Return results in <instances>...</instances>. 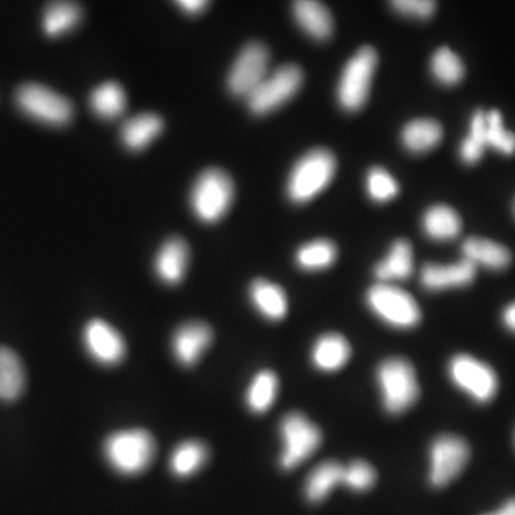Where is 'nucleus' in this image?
Returning a JSON list of instances; mask_svg holds the SVG:
<instances>
[{"label":"nucleus","mask_w":515,"mask_h":515,"mask_svg":"<svg viewBox=\"0 0 515 515\" xmlns=\"http://www.w3.org/2000/svg\"><path fill=\"white\" fill-rule=\"evenodd\" d=\"M279 381L272 371H261L255 375L247 392V405L254 414H264L277 400Z\"/></svg>","instance_id":"obj_29"},{"label":"nucleus","mask_w":515,"mask_h":515,"mask_svg":"<svg viewBox=\"0 0 515 515\" xmlns=\"http://www.w3.org/2000/svg\"><path fill=\"white\" fill-rule=\"evenodd\" d=\"M414 272V252L407 239H398L392 244L390 254L375 267V278L381 284L405 281Z\"/></svg>","instance_id":"obj_21"},{"label":"nucleus","mask_w":515,"mask_h":515,"mask_svg":"<svg viewBox=\"0 0 515 515\" xmlns=\"http://www.w3.org/2000/svg\"><path fill=\"white\" fill-rule=\"evenodd\" d=\"M234 195V182L227 172L218 168L206 169L192 188V211L199 221L215 224L227 215Z\"/></svg>","instance_id":"obj_4"},{"label":"nucleus","mask_w":515,"mask_h":515,"mask_svg":"<svg viewBox=\"0 0 515 515\" xmlns=\"http://www.w3.org/2000/svg\"><path fill=\"white\" fill-rule=\"evenodd\" d=\"M19 109L39 124L61 128L73 118V106L65 96L38 83H26L16 92Z\"/></svg>","instance_id":"obj_8"},{"label":"nucleus","mask_w":515,"mask_h":515,"mask_svg":"<svg viewBox=\"0 0 515 515\" xmlns=\"http://www.w3.org/2000/svg\"><path fill=\"white\" fill-rule=\"evenodd\" d=\"M443 126L434 119H415L401 132V142L411 154H427L443 141Z\"/></svg>","instance_id":"obj_23"},{"label":"nucleus","mask_w":515,"mask_h":515,"mask_svg":"<svg viewBox=\"0 0 515 515\" xmlns=\"http://www.w3.org/2000/svg\"><path fill=\"white\" fill-rule=\"evenodd\" d=\"M344 465L337 461H325L309 473L305 481V498L312 504H320L327 500L328 495L342 484Z\"/></svg>","instance_id":"obj_25"},{"label":"nucleus","mask_w":515,"mask_h":515,"mask_svg":"<svg viewBox=\"0 0 515 515\" xmlns=\"http://www.w3.org/2000/svg\"><path fill=\"white\" fill-rule=\"evenodd\" d=\"M423 229L433 241H453L461 234L463 221L451 206L434 205L424 214Z\"/></svg>","instance_id":"obj_24"},{"label":"nucleus","mask_w":515,"mask_h":515,"mask_svg":"<svg viewBox=\"0 0 515 515\" xmlns=\"http://www.w3.org/2000/svg\"><path fill=\"white\" fill-rule=\"evenodd\" d=\"M470 445L464 438L444 434L435 438L430 447V483L443 488L454 481L470 461Z\"/></svg>","instance_id":"obj_11"},{"label":"nucleus","mask_w":515,"mask_h":515,"mask_svg":"<svg viewBox=\"0 0 515 515\" xmlns=\"http://www.w3.org/2000/svg\"><path fill=\"white\" fill-rule=\"evenodd\" d=\"M368 195L374 202H388L400 194V185L390 172L380 166L370 169L367 176Z\"/></svg>","instance_id":"obj_35"},{"label":"nucleus","mask_w":515,"mask_h":515,"mask_svg":"<svg viewBox=\"0 0 515 515\" xmlns=\"http://www.w3.org/2000/svg\"><path fill=\"white\" fill-rule=\"evenodd\" d=\"M156 444L146 430L118 431L109 435L103 444L108 464L122 475H138L148 470L154 461Z\"/></svg>","instance_id":"obj_2"},{"label":"nucleus","mask_w":515,"mask_h":515,"mask_svg":"<svg viewBox=\"0 0 515 515\" xmlns=\"http://www.w3.org/2000/svg\"><path fill=\"white\" fill-rule=\"evenodd\" d=\"M391 8L408 18L427 21L437 11V3L431 0H394Z\"/></svg>","instance_id":"obj_37"},{"label":"nucleus","mask_w":515,"mask_h":515,"mask_svg":"<svg viewBox=\"0 0 515 515\" xmlns=\"http://www.w3.org/2000/svg\"><path fill=\"white\" fill-rule=\"evenodd\" d=\"M503 324L508 331L515 334V302L507 305L503 311Z\"/></svg>","instance_id":"obj_39"},{"label":"nucleus","mask_w":515,"mask_h":515,"mask_svg":"<svg viewBox=\"0 0 515 515\" xmlns=\"http://www.w3.org/2000/svg\"><path fill=\"white\" fill-rule=\"evenodd\" d=\"M485 121H487V129H485L487 148H493L503 155L515 154V134L505 129L500 112L497 109L487 112Z\"/></svg>","instance_id":"obj_34"},{"label":"nucleus","mask_w":515,"mask_h":515,"mask_svg":"<svg viewBox=\"0 0 515 515\" xmlns=\"http://www.w3.org/2000/svg\"><path fill=\"white\" fill-rule=\"evenodd\" d=\"M487 112L477 111L471 118L470 134L464 139L460 148V156L467 165L477 164L483 158L484 151L487 149V121H485Z\"/></svg>","instance_id":"obj_33"},{"label":"nucleus","mask_w":515,"mask_h":515,"mask_svg":"<svg viewBox=\"0 0 515 515\" xmlns=\"http://www.w3.org/2000/svg\"><path fill=\"white\" fill-rule=\"evenodd\" d=\"M337 172V159L324 148L302 156L288 179V196L295 204H307L328 188Z\"/></svg>","instance_id":"obj_1"},{"label":"nucleus","mask_w":515,"mask_h":515,"mask_svg":"<svg viewBox=\"0 0 515 515\" xmlns=\"http://www.w3.org/2000/svg\"><path fill=\"white\" fill-rule=\"evenodd\" d=\"M514 214H515V201H514Z\"/></svg>","instance_id":"obj_41"},{"label":"nucleus","mask_w":515,"mask_h":515,"mask_svg":"<svg viewBox=\"0 0 515 515\" xmlns=\"http://www.w3.org/2000/svg\"><path fill=\"white\" fill-rule=\"evenodd\" d=\"M484 515H515V498L508 500L503 507L498 508L494 513Z\"/></svg>","instance_id":"obj_40"},{"label":"nucleus","mask_w":515,"mask_h":515,"mask_svg":"<svg viewBox=\"0 0 515 515\" xmlns=\"http://www.w3.org/2000/svg\"><path fill=\"white\" fill-rule=\"evenodd\" d=\"M249 297L262 317L272 322L284 320L288 314V298L284 289L268 279L252 282Z\"/></svg>","instance_id":"obj_20"},{"label":"nucleus","mask_w":515,"mask_h":515,"mask_svg":"<svg viewBox=\"0 0 515 515\" xmlns=\"http://www.w3.org/2000/svg\"><path fill=\"white\" fill-rule=\"evenodd\" d=\"M448 377L477 404H488L497 395V374L490 365L471 355H454L448 362Z\"/></svg>","instance_id":"obj_10"},{"label":"nucleus","mask_w":515,"mask_h":515,"mask_svg":"<svg viewBox=\"0 0 515 515\" xmlns=\"http://www.w3.org/2000/svg\"><path fill=\"white\" fill-rule=\"evenodd\" d=\"M377 481V473L371 464L365 461H352L347 467H344V474H342V484L350 488L355 493H365L371 490Z\"/></svg>","instance_id":"obj_36"},{"label":"nucleus","mask_w":515,"mask_h":515,"mask_svg":"<svg viewBox=\"0 0 515 515\" xmlns=\"http://www.w3.org/2000/svg\"><path fill=\"white\" fill-rule=\"evenodd\" d=\"M214 340V332L205 322H186L172 337V354L182 367H194Z\"/></svg>","instance_id":"obj_14"},{"label":"nucleus","mask_w":515,"mask_h":515,"mask_svg":"<svg viewBox=\"0 0 515 515\" xmlns=\"http://www.w3.org/2000/svg\"><path fill=\"white\" fill-rule=\"evenodd\" d=\"M284 451L279 457L282 470L291 471L317 453L322 444V433L307 415L289 412L279 424Z\"/></svg>","instance_id":"obj_5"},{"label":"nucleus","mask_w":515,"mask_h":515,"mask_svg":"<svg viewBox=\"0 0 515 515\" xmlns=\"http://www.w3.org/2000/svg\"><path fill=\"white\" fill-rule=\"evenodd\" d=\"M351 358V345L340 334H325L315 341L311 361L318 371L337 372L347 365Z\"/></svg>","instance_id":"obj_19"},{"label":"nucleus","mask_w":515,"mask_h":515,"mask_svg":"<svg viewBox=\"0 0 515 515\" xmlns=\"http://www.w3.org/2000/svg\"><path fill=\"white\" fill-rule=\"evenodd\" d=\"M81 21V9L73 3H53L43 16V31L49 38L71 32Z\"/></svg>","instance_id":"obj_31"},{"label":"nucleus","mask_w":515,"mask_h":515,"mask_svg":"<svg viewBox=\"0 0 515 515\" xmlns=\"http://www.w3.org/2000/svg\"><path fill=\"white\" fill-rule=\"evenodd\" d=\"M83 345L89 357L105 367H114L125 358L124 338L112 325L102 320H92L86 324Z\"/></svg>","instance_id":"obj_13"},{"label":"nucleus","mask_w":515,"mask_h":515,"mask_svg":"<svg viewBox=\"0 0 515 515\" xmlns=\"http://www.w3.org/2000/svg\"><path fill=\"white\" fill-rule=\"evenodd\" d=\"M26 375L15 351L0 347V400L15 401L25 388Z\"/></svg>","instance_id":"obj_26"},{"label":"nucleus","mask_w":515,"mask_h":515,"mask_svg":"<svg viewBox=\"0 0 515 515\" xmlns=\"http://www.w3.org/2000/svg\"><path fill=\"white\" fill-rule=\"evenodd\" d=\"M176 5H178L181 11H184L186 15L196 16L204 12L209 3L204 2V0H181V2H176Z\"/></svg>","instance_id":"obj_38"},{"label":"nucleus","mask_w":515,"mask_h":515,"mask_svg":"<svg viewBox=\"0 0 515 515\" xmlns=\"http://www.w3.org/2000/svg\"><path fill=\"white\" fill-rule=\"evenodd\" d=\"M208 455V447L202 441H184L172 453L169 467L176 477H191L204 467Z\"/></svg>","instance_id":"obj_28"},{"label":"nucleus","mask_w":515,"mask_h":515,"mask_svg":"<svg viewBox=\"0 0 515 515\" xmlns=\"http://www.w3.org/2000/svg\"><path fill=\"white\" fill-rule=\"evenodd\" d=\"M337 257V245L328 239L308 242V244L302 245L295 255L298 267L304 271H322V269L330 268L337 261Z\"/></svg>","instance_id":"obj_30"},{"label":"nucleus","mask_w":515,"mask_h":515,"mask_svg":"<svg viewBox=\"0 0 515 515\" xmlns=\"http://www.w3.org/2000/svg\"><path fill=\"white\" fill-rule=\"evenodd\" d=\"M431 73L441 85H458L464 79V63L457 53L444 46L435 51L431 58Z\"/></svg>","instance_id":"obj_32"},{"label":"nucleus","mask_w":515,"mask_h":515,"mask_svg":"<svg viewBox=\"0 0 515 515\" xmlns=\"http://www.w3.org/2000/svg\"><path fill=\"white\" fill-rule=\"evenodd\" d=\"M299 28L315 41H328L334 33V19L324 3L299 0L292 5Z\"/></svg>","instance_id":"obj_16"},{"label":"nucleus","mask_w":515,"mask_h":515,"mask_svg":"<svg viewBox=\"0 0 515 515\" xmlns=\"http://www.w3.org/2000/svg\"><path fill=\"white\" fill-rule=\"evenodd\" d=\"M302 82H304V72L299 66L292 63L279 66L277 71L267 75L261 85L248 96L249 111L258 116L277 111L297 95Z\"/></svg>","instance_id":"obj_9"},{"label":"nucleus","mask_w":515,"mask_h":515,"mask_svg":"<svg viewBox=\"0 0 515 515\" xmlns=\"http://www.w3.org/2000/svg\"><path fill=\"white\" fill-rule=\"evenodd\" d=\"M464 259L470 261L475 267H484L501 271L510 267L513 261L510 249L491 239L471 237L465 239L461 247Z\"/></svg>","instance_id":"obj_18"},{"label":"nucleus","mask_w":515,"mask_h":515,"mask_svg":"<svg viewBox=\"0 0 515 515\" xmlns=\"http://www.w3.org/2000/svg\"><path fill=\"white\" fill-rule=\"evenodd\" d=\"M382 405L391 415L410 410L420 398V385L411 362L400 357L388 358L377 370Z\"/></svg>","instance_id":"obj_3"},{"label":"nucleus","mask_w":515,"mask_h":515,"mask_svg":"<svg viewBox=\"0 0 515 515\" xmlns=\"http://www.w3.org/2000/svg\"><path fill=\"white\" fill-rule=\"evenodd\" d=\"M269 51L261 42H251L239 52L228 75L229 92L247 99L267 78Z\"/></svg>","instance_id":"obj_12"},{"label":"nucleus","mask_w":515,"mask_h":515,"mask_svg":"<svg viewBox=\"0 0 515 515\" xmlns=\"http://www.w3.org/2000/svg\"><path fill=\"white\" fill-rule=\"evenodd\" d=\"M367 304L385 324L398 330L417 327L423 318L417 301L404 289L391 284H381L368 289Z\"/></svg>","instance_id":"obj_7"},{"label":"nucleus","mask_w":515,"mask_h":515,"mask_svg":"<svg viewBox=\"0 0 515 515\" xmlns=\"http://www.w3.org/2000/svg\"><path fill=\"white\" fill-rule=\"evenodd\" d=\"M377 65V51L371 46H364L347 62L337 89L338 102L344 111L358 112L364 108Z\"/></svg>","instance_id":"obj_6"},{"label":"nucleus","mask_w":515,"mask_h":515,"mask_svg":"<svg viewBox=\"0 0 515 515\" xmlns=\"http://www.w3.org/2000/svg\"><path fill=\"white\" fill-rule=\"evenodd\" d=\"M189 262V249L184 239L171 238L162 245L155 258V272L162 282L176 285L185 277Z\"/></svg>","instance_id":"obj_17"},{"label":"nucleus","mask_w":515,"mask_h":515,"mask_svg":"<svg viewBox=\"0 0 515 515\" xmlns=\"http://www.w3.org/2000/svg\"><path fill=\"white\" fill-rule=\"evenodd\" d=\"M89 105L93 114L105 121L121 118L126 109V95L122 86L116 82H106L93 89Z\"/></svg>","instance_id":"obj_27"},{"label":"nucleus","mask_w":515,"mask_h":515,"mask_svg":"<svg viewBox=\"0 0 515 515\" xmlns=\"http://www.w3.org/2000/svg\"><path fill=\"white\" fill-rule=\"evenodd\" d=\"M477 275V267L467 259L457 264H427L421 269V285L428 291H444V289L463 288L470 285Z\"/></svg>","instance_id":"obj_15"},{"label":"nucleus","mask_w":515,"mask_h":515,"mask_svg":"<svg viewBox=\"0 0 515 515\" xmlns=\"http://www.w3.org/2000/svg\"><path fill=\"white\" fill-rule=\"evenodd\" d=\"M164 131V121L155 114L128 119L121 129L122 144L132 152L144 151Z\"/></svg>","instance_id":"obj_22"}]
</instances>
